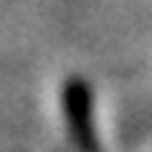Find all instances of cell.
Wrapping results in <instances>:
<instances>
[{"label":"cell","mask_w":152,"mask_h":152,"mask_svg":"<svg viewBox=\"0 0 152 152\" xmlns=\"http://www.w3.org/2000/svg\"><path fill=\"white\" fill-rule=\"evenodd\" d=\"M67 116V134L76 146V152H100L97 149V131H94V100H91V85L79 76L64 82L61 91Z\"/></svg>","instance_id":"1"}]
</instances>
